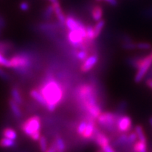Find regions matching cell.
I'll list each match as a JSON object with an SVG mask.
<instances>
[{
	"label": "cell",
	"instance_id": "6da1fadb",
	"mask_svg": "<svg viewBox=\"0 0 152 152\" xmlns=\"http://www.w3.org/2000/svg\"><path fill=\"white\" fill-rule=\"evenodd\" d=\"M47 102L46 109L54 112L64 101L65 88L55 77L54 71L51 68L47 69L43 78L37 87Z\"/></svg>",
	"mask_w": 152,
	"mask_h": 152
},
{
	"label": "cell",
	"instance_id": "7a4b0ae2",
	"mask_svg": "<svg viewBox=\"0 0 152 152\" xmlns=\"http://www.w3.org/2000/svg\"><path fill=\"white\" fill-rule=\"evenodd\" d=\"M76 96L85 110L91 106L98 104L96 90L90 84L80 85L76 90Z\"/></svg>",
	"mask_w": 152,
	"mask_h": 152
},
{
	"label": "cell",
	"instance_id": "3957f363",
	"mask_svg": "<svg viewBox=\"0 0 152 152\" xmlns=\"http://www.w3.org/2000/svg\"><path fill=\"white\" fill-rule=\"evenodd\" d=\"M130 61L131 65L137 69V73L134 77V82L139 83L143 80L152 65V53L143 58H132Z\"/></svg>",
	"mask_w": 152,
	"mask_h": 152
},
{
	"label": "cell",
	"instance_id": "277c9868",
	"mask_svg": "<svg viewBox=\"0 0 152 152\" xmlns=\"http://www.w3.org/2000/svg\"><path fill=\"white\" fill-rule=\"evenodd\" d=\"M41 118L38 115L28 118L20 125V129L26 136L30 137L36 132L41 130Z\"/></svg>",
	"mask_w": 152,
	"mask_h": 152
},
{
	"label": "cell",
	"instance_id": "5b68a950",
	"mask_svg": "<svg viewBox=\"0 0 152 152\" xmlns=\"http://www.w3.org/2000/svg\"><path fill=\"white\" fill-rule=\"evenodd\" d=\"M118 114L110 111L102 112L96 118L98 124L108 131H113L116 128Z\"/></svg>",
	"mask_w": 152,
	"mask_h": 152
},
{
	"label": "cell",
	"instance_id": "8992f818",
	"mask_svg": "<svg viewBox=\"0 0 152 152\" xmlns=\"http://www.w3.org/2000/svg\"><path fill=\"white\" fill-rule=\"evenodd\" d=\"M132 127V121L129 115L118 114L116 128L119 132L128 133L131 130Z\"/></svg>",
	"mask_w": 152,
	"mask_h": 152
},
{
	"label": "cell",
	"instance_id": "52a82bcc",
	"mask_svg": "<svg viewBox=\"0 0 152 152\" xmlns=\"http://www.w3.org/2000/svg\"><path fill=\"white\" fill-rule=\"evenodd\" d=\"M65 26L69 30H74L85 27V26L80 20L76 18L73 14H69L68 16H66Z\"/></svg>",
	"mask_w": 152,
	"mask_h": 152
},
{
	"label": "cell",
	"instance_id": "ba28073f",
	"mask_svg": "<svg viewBox=\"0 0 152 152\" xmlns=\"http://www.w3.org/2000/svg\"><path fill=\"white\" fill-rule=\"evenodd\" d=\"M98 61L99 57L97 55L93 54L91 55L90 56H88L82 64L80 66V71L82 73H87V72L91 71L96 65Z\"/></svg>",
	"mask_w": 152,
	"mask_h": 152
},
{
	"label": "cell",
	"instance_id": "9c48e42d",
	"mask_svg": "<svg viewBox=\"0 0 152 152\" xmlns=\"http://www.w3.org/2000/svg\"><path fill=\"white\" fill-rule=\"evenodd\" d=\"M94 135L95 142H96V144H97L101 149L108 145V144H110V139L105 133L96 130Z\"/></svg>",
	"mask_w": 152,
	"mask_h": 152
},
{
	"label": "cell",
	"instance_id": "30bf717a",
	"mask_svg": "<svg viewBox=\"0 0 152 152\" xmlns=\"http://www.w3.org/2000/svg\"><path fill=\"white\" fill-rule=\"evenodd\" d=\"M53 9H54V15L56 16L58 23L61 27L65 26V20H66V16L64 14V11L62 10L61 7L59 2H56L52 4Z\"/></svg>",
	"mask_w": 152,
	"mask_h": 152
},
{
	"label": "cell",
	"instance_id": "8fae6325",
	"mask_svg": "<svg viewBox=\"0 0 152 152\" xmlns=\"http://www.w3.org/2000/svg\"><path fill=\"white\" fill-rule=\"evenodd\" d=\"M30 97L33 99L34 101H35L38 104H39L41 106H42V107L46 109L47 108L46 101H45V98H44V96H42V94H41L40 92H39V90H38L37 87L32 89V90L30 91Z\"/></svg>",
	"mask_w": 152,
	"mask_h": 152
},
{
	"label": "cell",
	"instance_id": "7c38bea8",
	"mask_svg": "<svg viewBox=\"0 0 152 152\" xmlns=\"http://www.w3.org/2000/svg\"><path fill=\"white\" fill-rule=\"evenodd\" d=\"M8 104L13 116L16 119H21L23 118V111L20 108V105L14 102L12 99H9Z\"/></svg>",
	"mask_w": 152,
	"mask_h": 152
},
{
	"label": "cell",
	"instance_id": "4fadbf2b",
	"mask_svg": "<svg viewBox=\"0 0 152 152\" xmlns=\"http://www.w3.org/2000/svg\"><path fill=\"white\" fill-rule=\"evenodd\" d=\"M11 99L16 102L17 104H19L20 106H21L23 104V99L21 92H20V90L18 87L14 86L11 89Z\"/></svg>",
	"mask_w": 152,
	"mask_h": 152
},
{
	"label": "cell",
	"instance_id": "5bb4252c",
	"mask_svg": "<svg viewBox=\"0 0 152 152\" xmlns=\"http://www.w3.org/2000/svg\"><path fill=\"white\" fill-rule=\"evenodd\" d=\"M14 48V44L10 41L0 40V53L5 56Z\"/></svg>",
	"mask_w": 152,
	"mask_h": 152
},
{
	"label": "cell",
	"instance_id": "9a60e30c",
	"mask_svg": "<svg viewBox=\"0 0 152 152\" xmlns=\"http://www.w3.org/2000/svg\"><path fill=\"white\" fill-rule=\"evenodd\" d=\"M91 15H92L93 20L97 22L102 20V16H103V9L99 5L94 6L91 10Z\"/></svg>",
	"mask_w": 152,
	"mask_h": 152
},
{
	"label": "cell",
	"instance_id": "2e32d148",
	"mask_svg": "<svg viewBox=\"0 0 152 152\" xmlns=\"http://www.w3.org/2000/svg\"><path fill=\"white\" fill-rule=\"evenodd\" d=\"M1 134L4 137L11 139L13 140H16L18 138V134H17L16 131L14 128H10V127H7L4 128L1 131Z\"/></svg>",
	"mask_w": 152,
	"mask_h": 152
},
{
	"label": "cell",
	"instance_id": "e0dca14e",
	"mask_svg": "<svg viewBox=\"0 0 152 152\" xmlns=\"http://www.w3.org/2000/svg\"><path fill=\"white\" fill-rule=\"evenodd\" d=\"M54 14V9H53L52 4L49 5L42 11L41 14V16L43 20L45 21H49L52 18V16Z\"/></svg>",
	"mask_w": 152,
	"mask_h": 152
},
{
	"label": "cell",
	"instance_id": "ac0fdd59",
	"mask_svg": "<svg viewBox=\"0 0 152 152\" xmlns=\"http://www.w3.org/2000/svg\"><path fill=\"white\" fill-rule=\"evenodd\" d=\"M16 140L3 137L0 140V147L2 148H14L16 147Z\"/></svg>",
	"mask_w": 152,
	"mask_h": 152
},
{
	"label": "cell",
	"instance_id": "d6986e66",
	"mask_svg": "<svg viewBox=\"0 0 152 152\" xmlns=\"http://www.w3.org/2000/svg\"><path fill=\"white\" fill-rule=\"evenodd\" d=\"M134 131H135L137 135V138L140 141H141L144 143H147V137H146L145 132H144V128L142 125H137L134 128Z\"/></svg>",
	"mask_w": 152,
	"mask_h": 152
},
{
	"label": "cell",
	"instance_id": "ffe728a7",
	"mask_svg": "<svg viewBox=\"0 0 152 152\" xmlns=\"http://www.w3.org/2000/svg\"><path fill=\"white\" fill-rule=\"evenodd\" d=\"M133 150L134 152H147V143H144L138 140L133 144Z\"/></svg>",
	"mask_w": 152,
	"mask_h": 152
},
{
	"label": "cell",
	"instance_id": "44dd1931",
	"mask_svg": "<svg viewBox=\"0 0 152 152\" xmlns=\"http://www.w3.org/2000/svg\"><path fill=\"white\" fill-rule=\"evenodd\" d=\"M105 20H100L97 21L96 25L94 26V35L95 38H97L102 33V30L104 29V26H105Z\"/></svg>",
	"mask_w": 152,
	"mask_h": 152
},
{
	"label": "cell",
	"instance_id": "7402d4cb",
	"mask_svg": "<svg viewBox=\"0 0 152 152\" xmlns=\"http://www.w3.org/2000/svg\"><path fill=\"white\" fill-rule=\"evenodd\" d=\"M115 147H121V146L128 145V134L123 133L118 137L117 140L114 142Z\"/></svg>",
	"mask_w": 152,
	"mask_h": 152
},
{
	"label": "cell",
	"instance_id": "603a6c76",
	"mask_svg": "<svg viewBox=\"0 0 152 152\" xmlns=\"http://www.w3.org/2000/svg\"><path fill=\"white\" fill-rule=\"evenodd\" d=\"M55 140H56L57 144V152H66V145L64 139L60 136H56Z\"/></svg>",
	"mask_w": 152,
	"mask_h": 152
},
{
	"label": "cell",
	"instance_id": "cb8c5ba5",
	"mask_svg": "<svg viewBox=\"0 0 152 152\" xmlns=\"http://www.w3.org/2000/svg\"><path fill=\"white\" fill-rule=\"evenodd\" d=\"M96 39L94 35V27L91 26H86V40L87 42H91Z\"/></svg>",
	"mask_w": 152,
	"mask_h": 152
},
{
	"label": "cell",
	"instance_id": "d4e9b609",
	"mask_svg": "<svg viewBox=\"0 0 152 152\" xmlns=\"http://www.w3.org/2000/svg\"><path fill=\"white\" fill-rule=\"evenodd\" d=\"M39 142V148L40 152H45L48 147V144H47V137L45 135H41Z\"/></svg>",
	"mask_w": 152,
	"mask_h": 152
},
{
	"label": "cell",
	"instance_id": "484cf974",
	"mask_svg": "<svg viewBox=\"0 0 152 152\" xmlns=\"http://www.w3.org/2000/svg\"><path fill=\"white\" fill-rule=\"evenodd\" d=\"M87 125V121L86 120H83L80 122L79 123V124L77 125V128H76V131H77V133L79 134L80 136L83 135V133H84L85 128H86Z\"/></svg>",
	"mask_w": 152,
	"mask_h": 152
},
{
	"label": "cell",
	"instance_id": "4316f807",
	"mask_svg": "<svg viewBox=\"0 0 152 152\" xmlns=\"http://www.w3.org/2000/svg\"><path fill=\"white\" fill-rule=\"evenodd\" d=\"M75 56L77 59L81 61H84L86 58L88 57V53L87 51L84 50V49H82L80 51H76L75 52Z\"/></svg>",
	"mask_w": 152,
	"mask_h": 152
},
{
	"label": "cell",
	"instance_id": "83f0119b",
	"mask_svg": "<svg viewBox=\"0 0 152 152\" xmlns=\"http://www.w3.org/2000/svg\"><path fill=\"white\" fill-rule=\"evenodd\" d=\"M0 66L1 67L11 68L10 61L4 56V55L0 53Z\"/></svg>",
	"mask_w": 152,
	"mask_h": 152
},
{
	"label": "cell",
	"instance_id": "f1b7e54d",
	"mask_svg": "<svg viewBox=\"0 0 152 152\" xmlns=\"http://www.w3.org/2000/svg\"><path fill=\"white\" fill-rule=\"evenodd\" d=\"M137 135L135 131H132L128 134V145L134 144L137 141Z\"/></svg>",
	"mask_w": 152,
	"mask_h": 152
},
{
	"label": "cell",
	"instance_id": "f546056e",
	"mask_svg": "<svg viewBox=\"0 0 152 152\" xmlns=\"http://www.w3.org/2000/svg\"><path fill=\"white\" fill-rule=\"evenodd\" d=\"M151 45L149 42H141L136 43V49H141V50H149L151 49Z\"/></svg>",
	"mask_w": 152,
	"mask_h": 152
},
{
	"label": "cell",
	"instance_id": "4dcf8cb0",
	"mask_svg": "<svg viewBox=\"0 0 152 152\" xmlns=\"http://www.w3.org/2000/svg\"><path fill=\"white\" fill-rule=\"evenodd\" d=\"M123 48L126 50H134L136 49V43H134L132 40L124 42L122 45Z\"/></svg>",
	"mask_w": 152,
	"mask_h": 152
},
{
	"label": "cell",
	"instance_id": "1f68e13d",
	"mask_svg": "<svg viewBox=\"0 0 152 152\" xmlns=\"http://www.w3.org/2000/svg\"><path fill=\"white\" fill-rule=\"evenodd\" d=\"M7 27V21H6V18L3 15L0 14V37L1 36L3 30L5 29Z\"/></svg>",
	"mask_w": 152,
	"mask_h": 152
},
{
	"label": "cell",
	"instance_id": "d6a6232c",
	"mask_svg": "<svg viewBox=\"0 0 152 152\" xmlns=\"http://www.w3.org/2000/svg\"><path fill=\"white\" fill-rule=\"evenodd\" d=\"M0 79L3 80L4 81H10L11 80V76L9 73L5 72L4 70L0 67Z\"/></svg>",
	"mask_w": 152,
	"mask_h": 152
},
{
	"label": "cell",
	"instance_id": "836d02e7",
	"mask_svg": "<svg viewBox=\"0 0 152 152\" xmlns=\"http://www.w3.org/2000/svg\"><path fill=\"white\" fill-rule=\"evenodd\" d=\"M45 152H57V144L55 139L52 142V143L50 144L49 147H47Z\"/></svg>",
	"mask_w": 152,
	"mask_h": 152
},
{
	"label": "cell",
	"instance_id": "e575fe53",
	"mask_svg": "<svg viewBox=\"0 0 152 152\" xmlns=\"http://www.w3.org/2000/svg\"><path fill=\"white\" fill-rule=\"evenodd\" d=\"M20 8L22 11H28L30 8V5L27 1H23V2L20 3Z\"/></svg>",
	"mask_w": 152,
	"mask_h": 152
},
{
	"label": "cell",
	"instance_id": "d590c367",
	"mask_svg": "<svg viewBox=\"0 0 152 152\" xmlns=\"http://www.w3.org/2000/svg\"><path fill=\"white\" fill-rule=\"evenodd\" d=\"M101 149H102L104 152H115V149H113V147H111L110 144H108V145L105 146V147L102 148Z\"/></svg>",
	"mask_w": 152,
	"mask_h": 152
},
{
	"label": "cell",
	"instance_id": "8d00e7d4",
	"mask_svg": "<svg viewBox=\"0 0 152 152\" xmlns=\"http://www.w3.org/2000/svg\"><path fill=\"white\" fill-rule=\"evenodd\" d=\"M144 15L147 17H152V8L146 9L144 11Z\"/></svg>",
	"mask_w": 152,
	"mask_h": 152
},
{
	"label": "cell",
	"instance_id": "74e56055",
	"mask_svg": "<svg viewBox=\"0 0 152 152\" xmlns=\"http://www.w3.org/2000/svg\"><path fill=\"white\" fill-rule=\"evenodd\" d=\"M104 1L109 3L110 5L113 6V7H115V6H117L118 4L117 0H104Z\"/></svg>",
	"mask_w": 152,
	"mask_h": 152
},
{
	"label": "cell",
	"instance_id": "f35d334b",
	"mask_svg": "<svg viewBox=\"0 0 152 152\" xmlns=\"http://www.w3.org/2000/svg\"><path fill=\"white\" fill-rule=\"evenodd\" d=\"M146 84H147V87H149L150 89L152 90V79H148L146 82Z\"/></svg>",
	"mask_w": 152,
	"mask_h": 152
},
{
	"label": "cell",
	"instance_id": "ab89813d",
	"mask_svg": "<svg viewBox=\"0 0 152 152\" xmlns=\"http://www.w3.org/2000/svg\"><path fill=\"white\" fill-rule=\"evenodd\" d=\"M49 1H51V3H52V4H54V3L58 2V0H49Z\"/></svg>",
	"mask_w": 152,
	"mask_h": 152
},
{
	"label": "cell",
	"instance_id": "60d3db41",
	"mask_svg": "<svg viewBox=\"0 0 152 152\" xmlns=\"http://www.w3.org/2000/svg\"><path fill=\"white\" fill-rule=\"evenodd\" d=\"M149 123H150V125H151V126L152 127V117H150V118H149Z\"/></svg>",
	"mask_w": 152,
	"mask_h": 152
},
{
	"label": "cell",
	"instance_id": "b9f144b4",
	"mask_svg": "<svg viewBox=\"0 0 152 152\" xmlns=\"http://www.w3.org/2000/svg\"><path fill=\"white\" fill-rule=\"evenodd\" d=\"M96 152H104V151H102V149H101V150H97V151H96Z\"/></svg>",
	"mask_w": 152,
	"mask_h": 152
},
{
	"label": "cell",
	"instance_id": "7bdbcfd3",
	"mask_svg": "<svg viewBox=\"0 0 152 152\" xmlns=\"http://www.w3.org/2000/svg\"><path fill=\"white\" fill-rule=\"evenodd\" d=\"M96 1H100L101 0H96Z\"/></svg>",
	"mask_w": 152,
	"mask_h": 152
},
{
	"label": "cell",
	"instance_id": "ee69618b",
	"mask_svg": "<svg viewBox=\"0 0 152 152\" xmlns=\"http://www.w3.org/2000/svg\"><path fill=\"white\" fill-rule=\"evenodd\" d=\"M0 67H1V66H0Z\"/></svg>",
	"mask_w": 152,
	"mask_h": 152
}]
</instances>
